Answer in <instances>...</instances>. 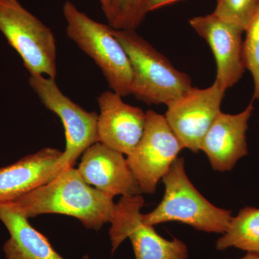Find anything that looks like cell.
<instances>
[{
    "label": "cell",
    "mask_w": 259,
    "mask_h": 259,
    "mask_svg": "<svg viewBox=\"0 0 259 259\" xmlns=\"http://www.w3.org/2000/svg\"><path fill=\"white\" fill-rule=\"evenodd\" d=\"M0 32L18 53L30 75L56 79L57 51L54 33L18 0H0Z\"/></svg>",
    "instance_id": "cell-5"
},
{
    "label": "cell",
    "mask_w": 259,
    "mask_h": 259,
    "mask_svg": "<svg viewBox=\"0 0 259 259\" xmlns=\"http://www.w3.org/2000/svg\"><path fill=\"white\" fill-rule=\"evenodd\" d=\"M100 4H101L102 11H103L104 14L106 16L107 13H108L109 10H110V0H99Z\"/></svg>",
    "instance_id": "cell-21"
},
{
    "label": "cell",
    "mask_w": 259,
    "mask_h": 259,
    "mask_svg": "<svg viewBox=\"0 0 259 259\" xmlns=\"http://www.w3.org/2000/svg\"><path fill=\"white\" fill-rule=\"evenodd\" d=\"M63 151L45 148L10 166L0 167V203L13 202L55 178L64 170Z\"/></svg>",
    "instance_id": "cell-14"
},
{
    "label": "cell",
    "mask_w": 259,
    "mask_h": 259,
    "mask_svg": "<svg viewBox=\"0 0 259 259\" xmlns=\"http://www.w3.org/2000/svg\"><path fill=\"white\" fill-rule=\"evenodd\" d=\"M146 0H110L106 16L109 26L115 30H136L146 18Z\"/></svg>",
    "instance_id": "cell-17"
},
{
    "label": "cell",
    "mask_w": 259,
    "mask_h": 259,
    "mask_svg": "<svg viewBox=\"0 0 259 259\" xmlns=\"http://www.w3.org/2000/svg\"><path fill=\"white\" fill-rule=\"evenodd\" d=\"M183 148L165 116L148 110L142 138L126 158L142 193L156 192L158 182L166 175Z\"/></svg>",
    "instance_id": "cell-8"
},
{
    "label": "cell",
    "mask_w": 259,
    "mask_h": 259,
    "mask_svg": "<svg viewBox=\"0 0 259 259\" xmlns=\"http://www.w3.org/2000/svg\"><path fill=\"white\" fill-rule=\"evenodd\" d=\"M240 259H259V253H247V254Z\"/></svg>",
    "instance_id": "cell-22"
},
{
    "label": "cell",
    "mask_w": 259,
    "mask_h": 259,
    "mask_svg": "<svg viewBox=\"0 0 259 259\" xmlns=\"http://www.w3.org/2000/svg\"><path fill=\"white\" fill-rule=\"evenodd\" d=\"M0 221L10 236L3 246L6 259H64L28 218L8 202L0 203Z\"/></svg>",
    "instance_id": "cell-15"
},
{
    "label": "cell",
    "mask_w": 259,
    "mask_h": 259,
    "mask_svg": "<svg viewBox=\"0 0 259 259\" xmlns=\"http://www.w3.org/2000/svg\"><path fill=\"white\" fill-rule=\"evenodd\" d=\"M190 25L208 44L217 65L215 81L226 91L244 74L241 28L224 21L215 15L194 17Z\"/></svg>",
    "instance_id": "cell-10"
},
{
    "label": "cell",
    "mask_w": 259,
    "mask_h": 259,
    "mask_svg": "<svg viewBox=\"0 0 259 259\" xmlns=\"http://www.w3.org/2000/svg\"><path fill=\"white\" fill-rule=\"evenodd\" d=\"M29 83L42 105L61 119L66 136L61 163L64 169L74 167L83 152L97 142L98 115L87 111L66 96L58 87L56 79L30 75Z\"/></svg>",
    "instance_id": "cell-7"
},
{
    "label": "cell",
    "mask_w": 259,
    "mask_h": 259,
    "mask_svg": "<svg viewBox=\"0 0 259 259\" xmlns=\"http://www.w3.org/2000/svg\"><path fill=\"white\" fill-rule=\"evenodd\" d=\"M100 115L97 142L128 156L139 144L146 122V112L126 103L118 94L105 91L97 97Z\"/></svg>",
    "instance_id": "cell-11"
},
{
    "label": "cell",
    "mask_w": 259,
    "mask_h": 259,
    "mask_svg": "<svg viewBox=\"0 0 259 259\" xmlns=\"http://www.w3.org/2000/svg\"><path fill=\"white\" fill-rule=\"evenodd\" d=\"M181 1V0H146V13L152 12L153 10L158 9V8H163L172 3L176 2Z\"/></svg>",
    "instance_id": "cell-20"
},
{
    "label": "cell",
    "mask_w": 259,
    "mask_h": 259,
    "mask_svg": "<svg viewBox=\"0 0 259 259\" xmlns=\"http://www.w3.org/2000/svg\"><path fill=\"white\" fill-rule=\"evenodd\" d=\"M123 155L95 143L83 152L78 171L88 185L112 197L139 195L142 191Z\"/></svg>",
    "instance_id": "cell-12"
},
{
    "label": "cell",
    "mask_w": 259,
    "mask_h": 259,
    "mask_svg": "<svg viewBox=\"0 0 259 259\" xmlns=\"http://www.w3.org/2000/svg\"><path fill=\"white\" fill-rule=\"evenodd\" d=\"M63 14L66 35L100 68L110 90L122 97L131 95V62L111 27L95 21L70 1L63 5Z\"/></svg>",
    "instance_id": "cell-4"
},
{
    "label": "cell",
    "mask_w": 259,
    "mask_h": 259,
    "mask_svg": "<svg viewBox=\"0 0 259 259\" xmlns=\"http://www.w3.org/2000/svg\"><path fill=\"white\" fill-rule=\"evenodd\" d=\"M258 7L259 0H217V5L212 13L245 32Z\"/></svg>",
    "instance_id": "cell-18"
},
{
    "label": "cell",
    "mask_w": 259,
    "mask_h": 259,
    "mask_svg": "<svg viewBox=\"0 0 259 259\" xmlns=\"http://www.w3.org/2000/svg\"><path fill=\"white\" fill-rule=\"evenodd\" d=\"M112 31L128 56L132 69L131 95L138 100L167 106L193 88L188 74L177 69L136 30L112 28Z\"/></svg>",
    "instance_id": "cell-2"
},
{
    "label": "cell",
    "mask_w": 259,
    "mask_h": 259,
    "mask_svg": "<svg viewBox=\"0 0 259 259\" xmlns=\"http://www.w3.org/2000/svg\"><path fill=\"white\" fill-rule=\"evenodd\" d=\"M144 203L141 194L123 196L116 203L109 233L112 253L129 238L136 259H188V248L183 241L165 239L153 226L142 222L141 209Z\"/></svg>",
    "instance_id": "cell-6"
},
{
    "label": "cell",
    "mask_w": 259,
    "mask_h": 259,
    "mask_svg": "<svg viewBox=\"0 0 259 259\" xmlns=\"http://www.w3.org/2000/svg\"><path fill=\"white\" fill-rule=\"evenodd\" d=\"M243 42V61L245 69L253 76V100H259V7L250 22Z\"/></svg>",
    "instance_id": "cell-19"
},
{
    "label": "cell",
    "mask_w": 259,
    "mask_h": 259,
    "mask_svg": "<svg viewBox=\"0 0 259 259\" xmlns=\"http://www.w3.org/2000/svg\"><path fill=\"white\" fill-rule=\"evenodd\" d=\"M81 259H90V258H89V256L88 255H83L82 258H81Z\"/></svg>",
    "instance_id": "cell-23"
},
{
    "label": "cell",
    "mask_w": 259,
    "mask_h": 259,
    "mask_svg": "<svg viewBox=\"0 0 259 259\" xmlns=\"http://www.w3.org/2000/svg\"><path fill=\"white\" fill-rule=\"evenodd\" d=\"M8 203L28 219L44 214H65L95 231L110 222L116 204L111 196L88 185L74 167Z\"/></svg>",
    "instance_id": "cell-1"
},
{
    "label": "cell",
    "mask_w": 259,
    "mask_h": 259,
    "mask_svg": "<svg viewBox=\"0 0 259 259\" xmlns=\"http://www.w3.org/2000/svg\"><path fill=\"white\" fill-rule=\"evenodd\" d=\"M226 91L214 82L209 88H192L183 96L167 105L165 117L185 148L194 153L216 117Z\"/></svg>",
    "instance_id": "cell-9"
},
{
    "label": "cell",
    "mask_w": 259,
    "mask_h": 259,
    "mask_svg": "<svg viewBox=\"0 0 259 259\" xmlns=\"http://www.w3.org/2000/svg\"><path fill=\"white\" fill-rule=\"evenodd\" d=\"M165 193L152 212L142 214V222L153 226L177 221L206 233H226L232 218L231 211L211 204L189 180L183 158H177L163 177Z\"/></svg>",
    "instance_id": "cell-3"
},
{
    "label": "cell",
    "mask_w": 259,
    "mask_h": 259,
    "mask_svg": "<svg viewBox=\"0 0 259 259\" xmlns=\"http://www.w3.org/2000/svg\"><path fill=\"white\" fill-rule=\"evenodd\" d=\"M238 248L247 253H259V208L246 207L232 218L226 233L216 242L218 250Z\"/></svg>",
    "instance_id": "cell-16"
},
{
    "label": "cell",
    "mask_w": 259,
    "mask_h": 259,
    "mask_svg": "<svg viewBox=\"0 0 259 259\" xmlns=\"http://www.w3.org/2000/svg\"><path fill=\"white\" fill-rule=\"evenodd\" d=\"M253 102L236 115L221 112L204 136L200 144L213 169L227 171L235 166L237 161L248 153L246 131L252 112Z\"/></svg>",
    "instance_id": "cell-13"
}]
</instances>
